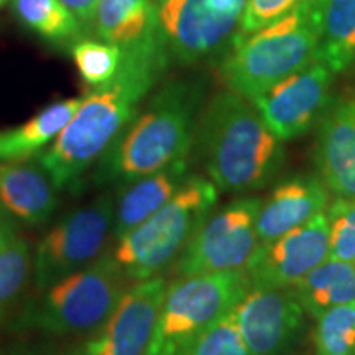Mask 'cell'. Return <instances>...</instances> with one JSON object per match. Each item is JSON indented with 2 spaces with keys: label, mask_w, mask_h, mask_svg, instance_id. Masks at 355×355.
Here are the masks:
<instances>
[{
  "label": "cell",
  "mask_w": 355,
  "mask_h": 355,
  "mask_svg": "<svg viewBox=\"0 0 355 355\" xmlns=\"http://www.w3.org/2000/svg\"><path fill=\"white\" fill-rule=\"evenodd\" d=\"M168 48L159 30L123 48V61L112 81L91 89L38 162L60 191L74 186L121 137L139 114V105L168 66Z\"/></svg>",
  "instance_id": "cell-1"
},
{
  "label": "cell",
  "mask_w": 355,
  "mask_h": 355,
  "mask_svg": "<svg viewBox=\"0 0 355 355\" xmlns=\"http://www.w3.org/2000/svg\"><path fill=\"white\" fill-rule=\"evenodd\" d=\"M206 175L224 193L263 188L283 166V141L270 132L259 110L232 91L212 97L196 127Z\"/></svg>",
  "instance_id": "cell-2"
},
{
  "label": "cell",
  "mask_w": 355,
  "mask_h": 355,
  "mask_svg": "<svg viewBox=\"0 0 355 355\" xmlns=\"http://www.w3.org/2000/svg\"><path fill=\"white\" fill-rule=\"evenodd\" d=\"M198 91L166 84L96 163L97 184L121 186L189 158L196 140Z\"/></svg>",
  "instance_id": "cell-3"
},
{
  "label": "cell",
  "mask_w": 355,
  "mask_h": 355,
  "mask_svg": "<svg viewBox=\"0 0 355 355\" xmlns=\"http://www.w3.org/2000/svg\"><path fill=\"white\" fill-rule=\"evenodd\" d=\"M319 37V0H304L283 19L237 35L222 63V79L229 91L254 101L318 60Z\"/></svg>",
  "instance_id": "cell-4"
},
{
  "label": "cell",
  "mask_w": 355,
  "mask_h": 355,
  "mask_svg": "<svg viewBox=\"0 0 355 355\" xmlns=\"http://www.w3.org/2000/svg\"><path fill=\"white\" fill-rule=\"evenodd\" d=\"M219 189L209 178L188 176L180 191L153 216L115 239L110 257L128 282L155 277L180 259L199 225L214 211Z\"/></svg>",
  "instance_id": "cell-5"
},
{
  "label": "cell",
  "mask_w": 355,
  "mask_h": 355,
  "mask_svg": "<svg viewBox=\"0 0 355 355\" xmlns=\"http://www.w3.org/2000/svg\"><path fill=\"white\" fill-rule=\"evenodd\" d=\"M127 282L112 257L102 255L40 291L42 296L21 314L19 324L46 336L91 334L117 306Z\"/></svg>",
  "instance_id": "cell-6"
},
{
  "label": "cell",
  "mask_w": 355,
  "mask_h": 355,
  "mask_svg": "<svg viewBox=\"0 0 355 355\" xmlns=\"http://www.w3.org/2000/svg\"><path fill=\"white\" fill-rule=\"evenodd\" d=\"M250 288L245 270L180 277L166 286L146 355H178L232 313Z\"/></svg>",
  "instance_id": "cell-7"
},
{
  "label": "cell",
  "mask_w": 355,
  "mask_h": 355,
  "mask_svg": "<svg viewBox=\"0 0 355 355\" xmlns=\"http://www.w3.org/2000/svg\"><path fill=\"white\" fill-rule=\"evenodd\" d=\"M114 229V198L101 194L61 217L33 252L32 277L38 291L94 263Z\"/></svg>",
  "instance_id": "cell-8"
},
{
  "label": "cell",
  "mask_w": 355,
  "mask_h": 355,
  "mask_svg": "<svg viewBox=\"0 0 355 355\" xmlns=\"http://www.w3.org/2000/svg\"><path fill=\"white\" fill-rule=\"evenodd\" d=\"M260 198H241L211 212L176 260L178 277L245 270L259 248Z\"/></svg>",
  "instance_id": "cell-9"
},
{
  "label": "cell",
  "mask_w": 355,
  "mask_h": 355,
  "mask_svg": "<svg viewBox=\"0 0 355 355\" xmlns=\"http://www.w3.org/2000/svg\"><path fill=\"white\" fill-rule=\"evenodd\" d=\"M168 283L155 277L127 288L109 318L91 332L83 355H146Z\"/></svg>",
  "instance_id": "cell-10"
},
{
  "label": "cell",
  "mask_w": 355,
  "mask_h": 355,
  "mask_svg": "<svg viewBox=\"0 0 355 355\" xmlns=\"http://www.w3.org/2000/svg\"><path fill=\"white\" fill-rule=\"evenodd\" d=\"M250 355H290L303 326L304 309L290 288H250L232 309Z\"/></svg>",
  "instance_id": "cell-11"
},
{
  "label": "cell",
  "mask_w": 355,
  "mask_h": 355,
  "mask_svg": "<svg viewBox=\"0 0 355 355\" xmlns=\"http://www.w3.org/2000/svg\"><path fill=\"white\" fill-rule=\"evenodd\" d=\"M334 71L321 60L304 66L255 97L252 104L279 141L303 135L326 107Z\"/></svg>",
  "instance_id": "cell-12"
},
{
  "label": "cell",
  "mask_w": 355,
  "mask_h": 355,
  "mask_svg": "<svg viewBox=\"0 0 355 355\" xmlns=\"http://www.w3.org/2000/svg\"><path fill=\"white\" fill-rule=\"evenodd\" d=\"M329 259L326 212L257 248L245 272L252 288H290Z\"/></svg>",
  "instance_id": "cell-13"
},
{
  "label": "cell",
  "mask_w": 355,
  "mask_h": 355,
  "mask_svg": "<svg viewBox=\"0 0 355 355\" xmlns=\"http://www.w3.org/2000/svg\"><path fill=\"white\" fill-rule=\"evenodd\" d=\"M157 8L168 53L181 63H196L214 53L234 32L242 13H217L206 0H159Z\"/></svg>",
  "instance_id": "cell-14"
},
{
  "label": "cell",
  "mask_w": 355,
  "mask_h": 355,
  "mask_svg": "<svg viewBox=\"0 0 355 355\" xmlns=\"http://www.w3.org/2000/svg\"><path fill=\"white\" fill-rule=\"evenodd\" d=\"M329 194L331 191L319 176L300 175L279 183L260 204L257 216L260 245L326 212Z\"/></svg>",
  "instance_id": "cell-15"
},
{
  "label": "cell",
  "mask_w": 355,
  "mask_h": 355,
  "mask_svg": "<svg viewBox=\"0 0 355 355\" xmlns=\"http://www.w3.org/2000/svg\"><path fill=\"white\" fill-rule=\"evenodd\" d=\"M60 189L42 163H0V206L12 219L28 227H40L60 206Z\"/></svg>",
  "instance_id": "cell-16"
},
{
  "label": "cell",
  "mask_w": 355,
  "mask_h": 355,
  "mask_svg": "<svg viewBox=\"0 0 355 355\" xmlns=\"http://www.w3.org/2000/svg\"><path fill=\"white\" fill-rule=\"evenodd\" d=\"M319 178L336 198H355V101L339 102L318 133Z\"/></svg>",
  "instance_id": "cell-17"
},
{
  "label": "cell",
  "mask_w": 355,
  "mask_h": 355,
  "mask_svg": "<svg viewBox=\"0 0 355 355\" xmlns=\"http://www.w3.org/2000/svg\"><path fill=\"white\" fill-rule=\"evenodd\" d=\"M188 176L189 158H184L119 186L121 189L114 199V239L135 229L162 209L180 191Z\"/></svg>",
  "instance_id": "cell-18"
},
{
  "label": "cell",
  "mask_w": 355,
  "mask_h": 355,
  "mask_svg": "<svg viewBox=\"0 0 355 355\" xmlns=\"http://www.w3.org/2000/svg\"><path fill=\"white\" fill-rule=\"evenodd\" d=\"M81 99L53 102L20 125L0 128V162H25L42 155L71 121Z\"/></svg>",
  "instance_id": "cell-19"
},
{
  "label": "cell",
  "mask_w": 355,
  "mask_h": 355,
  "mask_svg": "<svg viewBox=\"0 0 355 355\" xmlns=\"http://www.w3.org/2000/svg\"><path fill=\"white\" fill-rule=\"evenodd\" d=\"M92 28L104 42L128 48L158 32L153 0H99Z\"/></svg>",
  "instance_id": "cell-20"
},
{
  "label": "cell",
  "mask_w": 355,
  "mask_h": 355,
  "mask_svg": "<svg viewBox=\"0 0 355 355\" xmlns=\"http://www.w3.org/2000/svg\"><path fill=\"white\" fill-rule=\"evenodd\" d=\"M304 313L318 318L324 311L355 301V263L336 259L321 265L291 286Z\"/></svg>",
  "instance_id": "cell-21"
},
{
  "label": "cell",
  "mask_w": 355,
  "mask_h": 355,
  "mask_svg": "<svg viewBox=\"0 0 355 355\" xmlns=\"http://www.w3.org/2000/svg\"><path fill=\"white\" fill-rule=\"evenodd\" d=\"M318 60L334 73L355 60V0H319Z\"/></svg>",
  "instance_id": "cell-22"
},
{
  "label": "cell",
  "mask_w": 355,
  "mask_h": 355,
  "mask_svg": "<svg viewBox=\"0 0 355 355\" xmlns=\"http://www.w3.org/2000/svg\"><path fill=\"white\" fill-rule=\"evenodd\" d=\"M13 13L44 42L73 44L83 35V24L61 0H13Z\"/></svg>",
  "instance_id": "cell-23"
},
{
  "label": "cell",
  "mask_w": 355,
  "mask_h": 355,
  "mask_svg": "<svg viewBox=\"0 0 355 355\" xmlns=\"http://www.w3.org/2000/svg\"><path fill=\"white\" fill-rule=\"evenodd\" d=\"M69 55L79 78L89 89L112 81L123 61V48L104 40L79 38L71 44Z\"/></svg>",
  "instance_id": "cell-24"
},
{
  "label": "cell",
  "mask_w": 355,
  "mask_h": 355,
  "mask_svg": "<svg viewBox=\"0 0 355 355\" xmlns=\"http://www.w3.org/2000/svg\"><path fill=\"white\" fill-rule=\"evenodd\" d=\"M314 319V355H355V301L324 311Z\"/></svg>",
  "instance_id": "cell-25"
},
{
  "label": "cell",
  "mask_w": 355,
  "mask_h": 355,
  "mask_svg": "<svg viewBox=\"0 0 355 355\" xmlns=\"http://www.w3.org/2000/svg\"><path fill=\"white\" fill-rule=\"evenodd\" d=\"M33 268V252L25 239L13 235L0 247V318L20 298Z\"/></svg>",
  "instance_id": "cell-26"
},
{
  "label": "cell",
  "mask_w": 355,
  "mask_h": 355,
  "mask_svg": "<svg viewBox=\"0 0 355 355\" xmlns=\"http://www.w3.org/2000/svg\"><path fill=\"white\" fill-rule=\"evenodd\" d=\"M329 220V259L355 263V198H336Z\"/></svg>",
  "instance_id": "cell-27"
},
{
  "label": "cell",
  "mask_w": 355,
  "mask_h": 355,
  "mask_svg": "<svg viewBox=\"0 0 355 355\" xmlns=\"http://www.w3.org/2000/svg\"><path fill=\"white\" fill-rule=\"evenodd\" d=\"M178 355H250L232 313L198 337Z\"/></svg>",
  "instance_id": "cell-28"
},
{
  "label": "cell",
  "mask_w": 355,
  "mask_h": 355,
  "mask_svg": "<svg viewBox=\"0 0 355 355\" xmlns=\"http://www.w3.org/2000/svg\"><path fill=\"white\" fill-rule=\"evenodd\" d=\"M304 0H245L241 13V32L252 33L296 10Z\"/></svg>",
  "instance_id": "cell-29"
},
{
  "label": "cell",
  "mask_w": 355,
  "mask_h": 355,
  "mask_svg": "<svg viewBox=\"0 0 355 355\" xmlns=\"http://www.w3.org/2000/svg\"><path fill=\"white\" fill-rule=\"evenodd\" d=\"M84 26H92L99 0H61Z\"/></svg>",
  "instance_id": "cell-30"
},
{
  "label": "cell",
  "mask_w": 355,
  "mask_h": 355,
  "mask_svg": "<svg viewBox=\"0 0 355 355\" xmlns=\"http://www.w3.org/2000/svg\"><path fill=\"white\" fill-rule=\"evenodd\" d=\"M206 3L217 13H232L242 12L245 0H206Z\"/></svg>",
  "instance_id": "cell-31"
},
{
  "label": "cell",
  "mask_w": 355,
  "mask_h": 355,
  "mask_svg": "<svg viewBox=\"0 0 355 355\" xmlns=\"http://www.w3.org/2000/svg\"><path fill=\"white\" fill-rule=\"evenodd\" d=\"M13 235H15V229H13V224L10 222V216L0 206V247L6 245Z\"/></svg>",
  "instance_id": "cell-32"
},
{
  "label": "cell",
  "mask_w": 355,
  "mask_h": 355,
  "mask_svg": "<svg viewBox=\"0 0 355 355\" xmlns=\"http://www.w3.org/2000/svg\"><path fill=\"white\" fill-rule=\"evenodd\" d=\"M0 355H32V354L24 347H17V345H7L0 343Z\"/></svg>",
  "instance_id": "cell-33"
},
{
  "label": "cell",
  "mask_w": 355,
  "mask_h": 355,
  "mask_svg": "<svg viewBox=\"0 0 355 355\" xmlns=\"http://www.w3.org/2000/svg\"><path fill=\"white\" fill-rule=\"evenodd\" d=\"M43 355H83V354H81V349H79V350H51V352H46Z\"/></svg>",
  "instance_id": "cell-34"
},
{
  "label": "cell",
  "mask_w": 355,
  "mask_h": 355,
  "mask_svg": "<svg viewBox=\"0 0 355 355\" xmlns=\"http://www.w3.org/2000/svg\"><path fill=\"white\" fill-rule=\"evenodd\" d=\"M7 2H8V0H0V7H3V6H6Z\"/></svg>",
  "instance_id": "cell-35"
}]
</instances>
